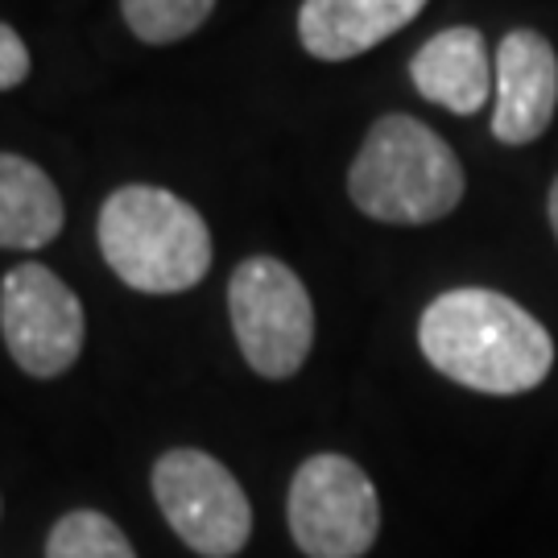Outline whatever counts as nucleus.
Masks as SVG:
<instances>
[{"label":"nucleus","mask_w":558,"mask_h":558,"mask_svg":"<svg viewBox=\"0 0 558 558\" xmlns=\"http://www.w3.org/2000/svg\"><path fill=\"white\" fill-rule=\"evenodd\" d=\"M96 240L108 269L137 294L195 290L211 269L207 220L174 191L149 182L117 186L104 199Z\"/></svg>","instance_id":"nucleus-3"},{"label":"nucleus","mask_w":558,"mask_h":558,"mask_svg":"<svg viewBox=\"0 0 558 558\" xmlns=\"http://www.w3.org/2000/svg\"><path fill=\"white\" fill-rule=\"evenodd\" d=\"M410 80L422 100L439 104L456 117H476L497 92V66L476 25H451L418 46L410 59Z\"/></svg>","instance_id":"nucleus-9"},{"label":"nucleus","mask_w":558,"mask_h":558,"mask_svg":"<svg viewBox=\"0 0 558 558\" xmlns=\"http://www.w3.org/2000/svg\"><path fill=\"white\" fill-rule=\"evenodd\" d=\"M418 348L447 380L488 398L530 393L555 368L550 331L521 302L484 286H459L430 302Z\"/></svg>","instance_id":"nucleus-1"},{"label":"nucleus","mask_w":558,"mask_h":558,"mask_svg":"<svg viewBox=\"0 0 558 558\" xmlns=\"http://www.w3.org/2000/svg\"><path fill=\"white\" fill-rule=\"evenodd\" d=\"M286 518L306 558H364L380 534V500L356 459L319 451L290 480Z\"/></svg>","instance_id":"nucleus-5"},{"label":"nucleus","mask_w":558,"mask_h":558,"mask_svg":"<svg viewBox=\"0 0 558 558\" xmlns=\"http://www.w3.org/2000/svg\"><path fill=\"white\" fill-rule=\"evenodd\" d=\"M430 0H302L299 41L311 59L348 62L401 34Z\"/></svg>","instance_id":"nucleus-10"},{"label":"nucleus","mask_w":558,"mask_h":558,"mask_svg":"<svg viewBox=\"0 0 558 558\" xmlns=\"http://www.w3.org/2000/svg\"><path fill=\"white\" fill-rule=\"evenodd\" d=\"M493 137L500 145L538 141L558 108V54L538 29H509L497 46Z\"/></svg>","instance_id":"nucleus-8"},{"label":"nucleus","mask_w":558,"mask_h":558,"mask_svg":"<svg viewBox=\"0 0 558 558\" xmlns=\"http://www.w3.org/2000/svg\"><path fill=\"white\" fill-rule=\"evenodd\" d=\"M66 207L38 161L0 154V248L34 253L62 232Z\"/></svg>","instance_id":"nucleus-11"},{"label":"nucleus","mask_w":558,"mask_h":558,"mask_svg":"<svg viewBox=\"0 0 558 558\" xmlns=\"http://www.w3.org/2000/svg\"><path fill=\"white\" fill-rule=\"evenodd\" d=\"M46 558H137L129 538L120 534L112 518H104L96 509H75L66 518L54 521L50 538H46Z\"/></svg>","instance_id":"nucleus-12"},{"label":"nucleus","mask_w":558,"mask_h":558,"mask_svg":"<svg viewBox=\"0 0 558 558\" xmlns=\"http://www.w3.org/2000/svg\"><path fill=\"white\" fill-rule=\"evenodd\" d=\"M546 216H550V228H555V240H558V179L550 182V195H546Z\"/></svg>","instance_id":"nucleus-15"},{"label":"nucleus","mask_w":558,"mask_h":558,"mask_svg":"<svg viewBox=\"0 0 558 558\" xmlns=\"http://www.w3.org/2000/svg\"><path fill=\"white\" fill-rule=\"evenodd\" d=\"M154 500L170 530L203 558H236L253 534V505L216 456L174 447L154 463Z\"/></svg>","instance_id":"nucleus-6"},{"label":"nucleus","mask_w":558,"mask_h":558,"mask_svg":"<svg viewBox=\"0 0 558 558\" xmlns=\"http://www.w3.org/2000/svg\"><path fill=\"white\" fill-rule=\"evenodd\" d=\"M468 179L456 149L405 112L377 117L348 166V195L368 220L422 228L463 203Z\"/></svg>","instance_id":"nucleus-2"},{"label":"nucleus","mask_w":558,"mask_h":558,"mask_svg":"<svg viewBox=\"0 0 558 558\" xmlns=\"http://www.w3.org/2000/svg\"><path fill=\"white\" fill-rule=\"evenodd\" d=\"M25 80H29V50L17 29L0 21V92L21 87Z\"/></svg>","instance_id":"nucleus-14"},{"label":"nucleus","mask_w":558,"mask_h":558,"mask_svg":"<svg viewBox=\"0 0 558 558\" xmlns=\"http://www.w3.org/2000/svg\"><path fill=\"white\" fill-rule=\"evenodd\" d=\"M228 315L244 364L265 380L294 377L315 348V302L278 257H248L228 281Z\"/></svg>","instance_id":"nucleus-4"},{"label":"nucleus","mask_w":558,"mask_h":558,"mask_svg":"<svg viewBox=\"0 0 558 558\" xmlns=\"http://www.w3.org/2000/svg\"><path fill=\"white\" fill-rule=\"evenodd\" d=\"M216 0H120V13L129 29L149 46L191 38L203 21L211 17Z\"/></svg>","instance_id":"nucleus-13"},{"label":"nucleus","mask_w":558,"mask_h":558,"mask_svg":"<svg viewBox=\"0 0 558 558\" xmlns=\"http://www.w3.org/2000/svg\"><path fill=\"white\" fill-rule=\"evenodd\" d=\"M0 336L21 373L62 377L83 352L87 319L75 290L38 260H21L0 281Z\"/></svg>","instance_id":"nucleus-7"}]
</instances>
